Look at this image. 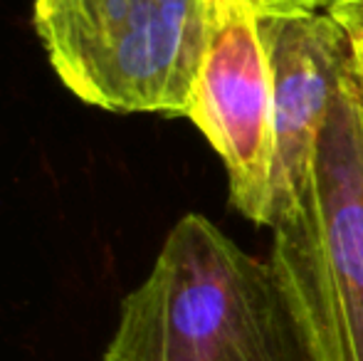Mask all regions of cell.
I'll list each match as a JSON object with an SVG mask.
<instances>
[{
	"label": "cell",
	"mask_w": 363,
	"mask_h": 361,
	"mask_svg": "<svg viewBox=\"0 0 363 361\" xmlns=\"http://www.w3.org/2000/svg\"><path fill=\"white\" fill-rule=\"evenodd\" d=\"M104 361H309L269 260L186 213L121 304Z\"/></svg>",
	"instance_id": "cell-1"
},
{
	"label": "cell",
	"mask_w": 363,
	"mask_h": 361,
	"mask_svg": "<svg viewBox=\"0 0 363 361\" xmlns=\"http://www.w3.org/2000/svg\"><path fill=\"white\" fill-rule=\"evenodd\" d=\"M269 265L309 361H363V82L354 55Z\"/></svg>",
	"instance_id": "cell-2"
},
{
	"label": "cell",
	"mask_w": 363,
	"mask_h": 361,
	"mask_svg": "<svg viewBox=\"0 0 363 361\" xmlns=\"http://www.w3.org/2000/svg\"><path fill=\"white\" fill-rule=\"evenodd\" d=\"M216 0H35L60 82L84 104L186 116Z\"/></svg>",
	"instance_id": "cell-3"
},
{
	"label": "cell",
	"mask_w": 363,
	"mask_h": 361,
	"mask_svg": "<svg viewBox=\"0 0 363 361\" xmlns=\"http://www.w3.org/2000/svg\"><path fill=\"white\" fill-rule=\"evenodd\" d=\"M186 119L223 161L235 211L267 228L274 99L257 0H216L211 40Z\"/></svg>",
	"instance_id": "cell-4"
},
{
	"label": "cell",
	"mask_w": 363,
	"mask_h": 361,
	"mask_svg": "<svg viewBox=\"0 0 363 361\" xmlns=\"http://www.w3.org/2000/svg\"><path fill=\"white\" fill-rule=\"evenodd\" d=\"M257 8L274 99L272 223L289 211L304 188L316 139L354 48L349 30L329 10L306 8L291 0H257Z\"/></svg>",
	"instance_id": "cell-5"
},
{
	"label": "cell",
	"mask_w": 363,
	"mask_h": 361,
	"mask_svg": "<svg viewBox=\"0 0 363 361\" xmlns=\"http://www.w3.org/2000/svg\"><path fill=\"white\" fill-rule=\"evenodd\" d=\"M334 15L344 23V28L349 30L351 48H354V60H356V65H359V74H361V82H363V25L356 23V20H351V18H346V15H339V13H334Z\"/></svg>",
	"instance_id": "cell-6"
},
{
	"label": "cell",
	"mask_w": 363,
	"mask_h": 361,
	"mask_svg": "<svg viewBox=\"0 0 363 361\" xmlns=\"http://www.w3.org/2000/svg\"><path fill=\"white\" fill-rule=\"evenodd\" d=\"M331 13L346 15V18L356 20V23L363 25V0H341L339 5L331 8Z\"/></svg>",
	"instance_id": "cell-7"
},
{
	"label": "cell",
	"mask_w": 363,
	"mask_h": 361,
	"mask_svg": "<svg viewBox=\"0 0 363 361\" xmlns=\"http://www.w3.org/2000/svg\"><path fill=\"white\" fill-rule=\"evenodd\" d=\"M291 3L306 5V8H316V10H331L334 5H339L341 0H291Z\"/></svg>",
	"instance_id": "cell-8"
}]
</instances>
